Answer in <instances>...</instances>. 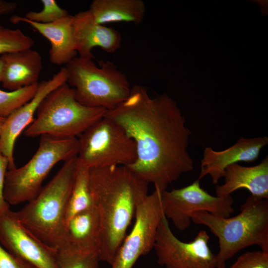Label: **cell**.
Returning <instances> with one entry per match:
<instances>
[{
  "label": "cell",
  "instance_id": "obj_1",
  "mask_svg": "<svg viewBox=\"0 0 268 268\" xmlns=\"http://www.w3.org/2000/svg\"><path fill=\"white\" fill-rule=\"evenodd\" d=\"M105 115L135 143L136 160L127 167L155 189L166 190L193 170L188 151L191 132L176 102L167 94L151 97L145 87L134 85L128 97Z\"/></svg>",
  "mask_w": 268,
  "mask_h": 268
},
{
  "label": "cell",
  "instance_id": "obj_2",
  "mask_svg": "<svg viewBox=\"0 0 268 268\" xmlns=\"http://www.w3.org/2000/svg\"><path fill=\"white\" fill-rule=\"evenodd\" d=\"M89 182L100 222V259L111 265L148 184L123 166L89 168Z\"/></svg>",
  "mask_w": 268,
  "mask_h": 268
},
{
  "label": "cell",
  "instance_id": "obj_3",
  "mask_svg": "<svg viewBox=\"0 0 268 268\" xmlns=\"http://www.w3.org/2000/svg\"><path fill=\"white\" fill-rule=\"evenodd\" d=\"M78 164L77 156L65 161L38 194L17 211L19 222L47 245L59 248L64 242L67 203Z\"/></svg>",
  "mask_w": 268,
  "mask_h": 268
},
{
  "label": "cell",
  "instance_id": "obj_4",
  "mask_svg": "<svg viewBox=\"0 0 268 268\" xmlns=\"http://www.w3.org/2000/svg\"><path fill=\"white\" fill-rule=\"evenodd\" d=\"M196 224L206 226L218 240V265L225 264L242 249L253 245L268 253V199L249 196L235 216L223 217L205 211L191 215Z\"/></svg>",
  "mask_w": 268,
  "mask_h": 268
},
{
  "label": "cell",
  "instance_id": "obj_5",
  "mask_svg": "<svg viewBox=\"0 0 268 268\" xmlns=\"http://www.w3.org/2000/svg\"><path fill=\"white\" fill-rule=\"evenodd\" d=\"M107 111L81 104L77 100L73 89L67 82L43 99L36 118L24 133L29 137L44 135L58 138L77 137L103 118Z\"/></svg>",
  "mask_w": 268,
  "mask_h": 268
},
{
  "label": "cell",
  "instance_id": "obj_6",
  "mask_svg": "<svg viewBox=\"0 0 268 268\" xmlns=\"http://www.w3.org/2000/svg\"><path fill=\"white\" fill-rule=\"evenodd\" d=\"M65 67L67 83L84 106L108 111L130 94L132 87L127 76L111 61H101L98 66L92 59L76 57Z\"/></svg>",
  "mask_w": 268,
  "mask_h": 268
},
{
  "label": "cell",
  "instance_id": "obj_7",
  "mask_svg": "<svg viewBox=\"0 0 268 268\" xmlns=\"http://www.w3.org/2000/svg\"><path fill=\"white\" fill-rule=\"evenodd\" d=\"M37 150L24 165L6 173L3 197L10 205L28 202L42 188V183L58 162L77 156L79 141L77 137L58 138L41 136Z\"/></svg>",
  "mask_w": 268,
  "mask_h": 268
},
{
  "label": "cell",
  "instance_id": "obj_8",
  "mask_svg": "<svg viewBox=\"0 0 268 268\" xmlns=\"http://www.w3.org/2000/svg\"><path fill=\"white\" fill-rule=\"evenodd\" d=\"M78 138V161L89 168L129 166L136 159L134 140L118 123L105 115Z\"/></svg>",
  "mask_w": 268,
  "mask_h": 268
},
{
  "label": "cell",
  "instance_id": "obj_9",
  "mask_svg": "<svg viewBox=\"0 0 268 268\" xmlns=\"http://www.w3.org/2000/svg\"><path fill=\"white\" fill-rule=\"evenodd\" d=\"M161 203L164 216L180 231L190 226L191 215L194 212L205 211L217 216L228 217L234 211L231 195L212 196L201 188L198 179L182 188L162 191Z\"/></svg>",
  "mask_w": 268,
  "mask_h": 268
},
{
  "label": "cell",
  "instance_id": "obj_10",
  "mask_svg": "<svg viewBox=\"0 0 268 268\" xmlns=\"http://www.w3.org/2000/svg\"><path fill=\"white\" fill-rule=\"evenodd\" d=\"M209 240L207 232L201 230L192 241L180 240L172 233L168 219L163 216L153 246L157 263L165 268H217L216 255L208 246Z\"/></svg>",
  "mask_w": 268,
  "mask_h": 268
},
{
  "label": "cell",
  "instance_id": "obj_11",
  "mask_svg": "<svg viewBox=\"0 0 268 268\" xmlns=\"http://www.w3.org/2000/svg\"><path fill=\"white\" fill-rule=\"evenodd\" d=\"M161 192L154 189L139 204L134 226L119 248L110 268H132L141 256L153 249L157 228L164 216Z\"/></svg>",
  "mask_w": 268,
  "mask_h": 268
},
{
  "label": "cell",
  "instance_id": "obj_12",
  "mask_svg": "<svg viewBox=\"0 0 268 268\" xmlns=\"http://www.w3.org/2000/svg\"><path fill=\"white\" fill-rule=\"evenodd\" d=\"M0 244L36 268H59L58 250L28 230L10 209L0 215Z\"/></svg>",
  "mask_w": 268,
  "mask_h": 268
},
{
  "label": "cell",
  "instance_id": "obj_13",
  "mask_svg": "<svg viewBox=\"0 0 268 268\" xmlns=\"http://www.w3.org/2000/svg\"><path fill=\"white\" fill-rule=\"evenodd\" d=\"M66 67L51 78L39 82L34 96L5 119L0 134V152L8 160V170L15 168L13 156L17 138L33 121L34 115L43 99L52 91L67 82Z\"/></svg>",
  "mask_w": 268,
  "mask_h": 268
},
{
  "label": "cell",
  "instance_id": "obj_14",
  "mask_svg": "<svg viewBox=\"0 0 268 268\" xmlns=\"http://www.w3.org/2000/svg\"><path fill=\"white\" fill-rule=\"evenodd\" d=\"M268 143V138L266 136L250 138L241 137L234 145L222 151L205 147L198 179L200 180L208 175L212 183L216 184L221 177H224L228 166L239 162H254Z\"/></svg>",
  "mask_w": 268,
  "mask_h": 268
},
{
  "label": "cell",
  "instance_id": "obj_15",
  "mask_svg": "<svg viewBox=\"0 0 268 268\" xmlns=\"http://www.w3.org/2000/svg\"><path fill=\"white\" fill-rule=\"evenodd\" d=\"M73 28L76 50L81 58L93 60L92 51L95 47L111 53L121 46V33L97 23L88 9L73 15Z\"/></svg>",
  "mask_w": 268,
  "mask_h": 268
},
{
  "label": "cell",
  "instance_id": "obj_16",
  "mask_svg": "<svg viewBox=\"0 0 268 268\" xmlns=\"http://www.w3.org/2000/svg\"><path fill=\"white\" fill-rule=\"evenodd\" d=\"M73 20V15L69 14L48 24L36 23L17 15L11 18V21L14 23L28 24L48 40L51 44L49 59L51 63L56 65H67L76 57Z\"/></svg>",
  "mask_w": 268,
  "mask_h": 268
},
{
  "label": "cell",
  "instance_id": "obj_17",
  "mask_svg": "<svg viewBox=\"0 0 268 268\" xmlns=\"http://www.w3.org/2000/svg\"><path fill=\"white\" fill-rule=\"evenodd\" d=\"M224 177V183L215 188L216 196H228L244 188L254 197L268 199V156L253 166H243L238 163L231 165L226 168Z\"/></svg>",
  "mask_w": 268,
  "mask_h": 268
},
{
  "label": "cell",
  "instance_id": "obj_18",
  "mask_svg": "<svg viewBox=\"0 0 268 268\" xmlns=\"http://www.w3.org/2000/svg\"><path fill=\"white\" fill-rule=\"evenodd\" d=\"M1 56L4 64L1 81L3 88L14 91L39 83L43 62L38 51L29 48Z\"/></svg>",
  "mask_w": 268,
  "mask_h": 268
},
{
  "label": "cell",
  "instance_id": "obj_19",
  "mask_svg": "<svg viewBox=\"0 0 268 268\" xmlns=\"http://www.w3.org/2000/svg\"><path fill=\"white\" fill-rule=\"evenodd\" d=\"M100 237L99 216L93 205L67 221L62 246L80 251L99 253Z\"/></svg>",
  "mask_w": 268,
  "mask_h": 268
},
{
  "label": "cell",
  "instance_id": "obj_20",
  "mask_svg": "<svg viewBox=\"0 0 268 268\" xmlns=\"http://www.w3.org/2000/svg\"><path fill=\"white\" fill-rule=\"evenodd\" d=\"M98 23H141L146 6L142 0H94L88 9Z\"/></svg>",
  "mask_w": 268,
  "mask_h": 268
},
{
  "label": "cell",
  "instance_id": "obj_21",
  "mask_svg": "<svg viewBox=\"0 0 268 268\" xmlns=\"http://www.w3.org/2000/svg\"><path fill=\"white\" fill-rule=\"evenodd\" d=\"M89 168L79 162L68 199L66 225L74 216L93 206L89 182Z\"/></svg>",
  "mask_w": 268,
  "mask_h": 268
},
{
  "label": "cell",
  "instance_id": "obj_22",
  "mask_svg": "<svg viewBox=\"0 0 268 268\" xmlns=\"http://www.w3.org/2000/svg\"><path fill=\"white\" fill-rule=\"evenodd\" d=\"M59 268H99L101 262L98 252H83L67 246L57 249Z\"/></svg>",
  "mask_w": 268,
  "mask_h": 268
},
{
  "label": "cell",
  "instance_id": "obj_23",
  "mask_svg": "<svg viewBox=\"0 0 268 268\" xmlns=\"http://www.w3.org/2000/svg\"><path fill=\"white\" fill-rule=\"evenodd\" d=\"M38 83L14 91H6L0 89V117L6 118L28 102L35 95Z\"/></svg>",
  "mask_w": 268,
  "mask_h": 268
},
{
  "label": "cell",
  "instance_id": "obj_24",
  "mask_svg": "<svg viewBox=\"0 0 268 268\" xmlns=\"http://www.w3.org/2000/svg\"><path fill=\"white\" fill-rule=\"evenodd\" d=\"M34 41L19 29H10L0 25V56L31 48Z\"/></svg>",
  "mask_w": 268,
  "mask_h": 268
},
{
  "label": "cell",
  "instance_id": "obj_25",
  "mask_svg": "<svg viewBox=\"0 0 268 268\" xmlns=\"http://www.w3.org/2000/svg\"><path fill=\"white\" fill-rule=\"evenodd\" d=\"M43 8L39 11H29L23 16L38 23L48 24L68 15V11L61 7L55 0H42Z\"/></svg>",
  "mask_w": 268,
  "mask_h": 268
},
{
  "label": "cell",
  "instance_id": "obj_26",
  "mask_svg": "<svg viewBox=\"0 0 268 268\" xmlns=\"http://www.w3.org/2000/svg\"><path fill=\"white\" fill-rule=\"evenodd\" d=\"M230 268H268V253L261 250L245 252Z\"/></svg>",
  "mask_w": 268,
  "mask_h": 268
},
{
  "label": "cell",
  "instance_id": "obj_27",
  "mask_svg": "<svg viewBox=\"0 0 268 268\" xmlns=\"http://www.w3.org/2000/svg\"><path fill=\"white\" fill-rule=\"evenodd\" d=\"M0 268H36L5 250L0 244Z\"/></svg>",
  "mask_w": 268,
  "mask_h": 268
},
{
  "label": "cell",
  "instance_id": "obj_28",
  "mask_svg": "<svg viewBox=\"0 0 268 268\" xmlns=\"http://www.w3.org/2000/svg\"><path fill=\"white\" fill-rule=\"evenodd\" d=\"M8 164L7 158L0 152V215L10 209L9 204L6 202L3 197L4 180Z\"/></svg>",
  "mask_w": 268,
  "mask_h": 268
},
{
  "label": "cell",
  "instance_id": "obj_29",
  "mask_svg": "<svg viewBox=\"0 0 268 268\" xmlns=\"http://www.w3.org/2000/svg\"><path fill=\"white\" fill-rule=\"evenodd\" d=\"M17 6L14 1L0 0V16L14 11Z\"/></svg>",
  "mask_w": 268,
  "mask_h": 268
},
{
  "label": "cell",
  "instance_id": "obj_30",
  "mask_svg": "<svg viewBox=\"0 0 268 268\" xmlns=\"http://www.w3.org/2000/svg\"><path fill=\"white\" fill-rule=\"evenodd\" d=\"M3 61L1 56H0V82H1L3 72Z\"/></svg>",
  "mask_w": 268,
  "mask_h": 268
},
{
  "label": "cell",
  "instance_id": "obj_31",
  "mask_svg": "<svg viewBox=\"0 0 268 268\" xmlns=\"http://www.w3.org/2000/svg\"><path fill=\"white\" fill-rule=\"evenodd\" d=\"M5 118L0 117V134L1 131V129L5 121Z\"/></svg>",
  "mask_w": 268,
  "mask_h": 268
},
{
  "label": "cell",
  "instance_id": "obj_32",
  "mask_svg": "<svg viewBox=\"0 0 268 268\" xmlns=\"http://www.w3.org/2000/svg\"><path fill=\"white\" fill-rule=\"evenodd\" d=\"M226 268V265L225 264H223V265H218L217 267V268Z\"/></svg>",
  "mask_w": 268,
  "mask_h": 268
}]
</instances>
